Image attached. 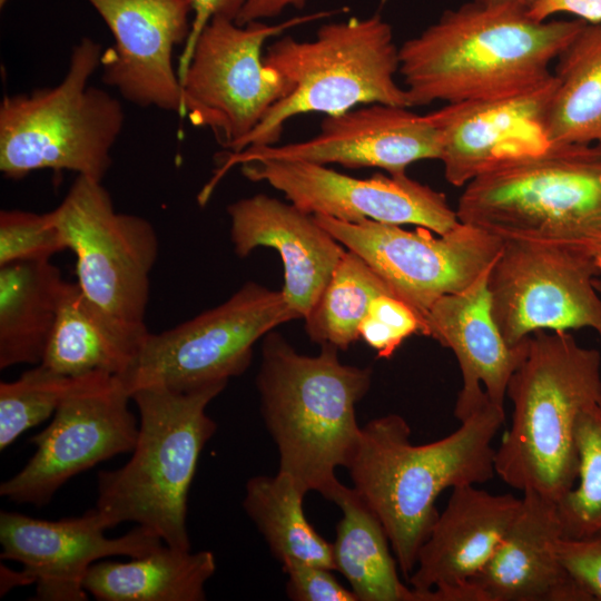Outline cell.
Returning <instances> with one entry per match:
<instances>
[{"instance_id":"1","label":"cell","mask_w":601,"mask_h":601,"mask_svg":"<svg viewBox=\"0 0 601 601\" xmlns=\"http://www.w3.org/2000/svg\"><path fill=\"white\" fill-rule=\"evenodd\" d=\"M588 22L533 19L515 4L472 0L398 48L410 107L511 97L552 78L551 63Z\"/></svg>"},{"instance_id":"2","label":"cell","mask_w":601,"mask_h":601,"mask_svg":"<svg viewBox=\"0 0 601 601\" xmlns=\"http://www.w3.org/2000/svg\"><path fill=\"white\" fill-rule=\"evenodd\" d=\"M504 421V407L487 404L447 436L418 445L397 414L362 427L346 469L353 489L383 524L406 579L440 514L435 503L441 492L494 476L492 442Z\"/></svg>"},{"instance_id":"3","label":"cell","mask_w":601,"mask_h":601,"mask_svg":"<svg viewBox=\"0 0 601 601\" xmlns=\"http://www.w3.org/2000/svg\"><path fill=\"white\" fill-rule=\"evenodd\" d=\"M338 348L322 345L315 356L299 354L278 333L263 337L256 386L264 423L279 455V470L305 493L331 501L362 427L356 404L372 384V368L343 364Z\"/></svg>"},{"instance_id":"4","label":"cell","mask_w":601,"mask_h":601,"mask_svg":"<svg viewBox=\"0 0 601 601\" xmlns=\"http://www.w3.org/2000/svg\"><path fill=\"white\" fill-rule=\"evenodd\" d=\"M506 396L513 413L495 450V473L511 487L558 502L578 477L579 416L601 401L600 353L566 331L535 332Z\"/></svg>"},{"instance_id":"5","label":"cell","mask_w":601,"mask_h":601,"mask_svg":"<svg viewBox=\"0 0 601 601\" xmlns=\"http://www.w3.org/2000/svg\"><path fill=\"white\" fill-rule=\"evenodd\" d=\"M456 214L503 243L562 247L601 272V147L551 145L499 164L464 186Z\"/></svg>"},{"instance_id":"6","label":"cell","mask_w":601,"mask_h":601,"mask_svg":"<svg viewBox=\"0 0 601 601\" xmlns=\"http://www.w3.org/2000/svg\"><path fill=\"white\" fill-rule=\"evenodd\" d=\"M226 385L188 392L151 386L132 393L139 428L131 457L97 477L95 508L109 529L135 522L169 546L190 549L188 492L203 449L217 430L206 407Z\"/></svg>"},{"instance_id":"7","label":"cell","mask_w":601,"mask_h":601,"mask_svg":"<svg viewBox=\"0 0 601 601\" xmlns=\"http://www.w3.org/2000/svg\"><path fill=\"white\" fill-rule=\"evenodd\" d=\"M264 62L282 76L288 91L230 152L274 145L296 115L333 116L361 104L410 107L395 79L400 60L393 30L378 13L325 23L311 40L283 37L267 48Z\"/></svg>"},{"instance_id":"8","label":"cell","mask_w":601,"mask_h":601,"mask_svg":"<svg viewBox=\"0 0 601 601\" xmlns=\"http://www.w3.org/2000/svg\"><path fill=\"white\" fill-rule=\"evenodd\" d=\"M102 49L82 38L56 86L6 95L0 105V170L21 179L32 171L69 170L102 181L125 122L121 102L89 86Z\"/></svg>"},{"instance_id":"9","label":"cell","mask_w":601,"mask_h":601,"mask_svg":"<svg viewBox=\"0 0 601 601\" xmlns=\"http://www.w3.org/2000/svg\"><path fill=\"white\" fill-rule=\"evenodd\" d=\"M297 318L283 290L247 282L220 305L161 333L149 332L117 377L130 395L151 386L188 392L228 383L248 368L258 339Z\"/></svg>"},{"instance_id":"10","label":"cell","mask_w":601,"mask_h":601,"mask_svg":"<svg viewBox=\"0 0 601 601\" xmlns=\"http://www.w3.org/2000/svg\"><path fill=\"white\" fill-rule=\"evenodd\" d=\"M326 16L328 12H317L278 24H238L214 18L200 33L180 78V116L210 128L225 148L235 151L288 91L282 76L264 62L265 41Z\"/></svg>"},{"instance_id":"11","label":"cell","mask_w":601,"mask_h":601,"mask_svg":"<svg viewBox=\"0 0 601 601\" xmlns=\"http://www.w3.org/2000/svg\"><path fill=\"white\" fill-rule=\"evenodd\" d=\"M51 214L67 249L76 255L81 290L109 313L144 322L159 250L154 226L117 211L102 181L86 176H77Z\"/></svg>"},{"instance_id":"12","label":"cell","mask_w":601,"mask_h":601,"mask_svg":"<svg viewBox=\"0 0 601 601\" xmlns=\"http://www.w3.org/2000/svg\"><path fill=\"white\" fill-rule=\"evenodd\" d=\"M314 216L346 249L362 257L423 323L439 298L472 285L503 247L502 240L462 221L436 237L422 226L405 230L371 219L346 223Z\"/></svg>"},{"instance_id":"13","label":"cell","mask_w":601,"mask_h":601,"mask_svg":"<svg viewBox=\"0 0 601 601\" xmlns=\"http://www.w3.org/2000/svg\"><path fill=\"white\" fill-rule=\"evenodd\" d=\"M131 395L116 375L90 373L76 381L50 424L29 441L36 451L0 485L1 496L42 508L71 477L116 455L131 453L139 422Z\"/></svg>"},{"instance_id":"14","label":"cell","mask_w":601,"mask_h":601,"mask_svg":"<svg viewBox=\"0 0 601 601\" xmlns=\"http://www.w3.org/2000/svg\"><path fill=\"white\" fill-rule=\"evenodd\" d=\"M598 266L562 247L506 242L492 264V316L510 346L539 331L592 328L601 339Z\"/></svg>"},{"instance_id":"15","label":"cell","mask_w":601,"mask_h":601,"mask_svg":"<svg viewBox=\"0 0 601 601\" xmlns=\"http://www.w3.org/2000/svg\"><path fill=\"white\" fill-rule=\"evenodd\" d=\"M243 175L266 181L302 210L346 223L371 219L412 224L444 235L461 221L443 193L406 174L354 178L304 160L258 159L242 164Z\"/></svg>"},{"instance_id":"16","label":"cell","mask_w":601,"mask_h":601,"mask_svg":"<svg viewBox=\"0 0 601 601\" xmlns=\"http://www.w3.org/2000/svg\"><path fill=\"white\" fill-rule=\"evenodd\" d=\"M407 108L371 104L327 116L319 132L307 140L228 152L200 195L208 199L217 181L231 167L265 158L325 166L338 164L348 168L377 167L393 176L406 174V168L415 161L440 159L437 129L426 115L414 114Z\"/></svg>"},{"instance_id":"17","label":"cell","mask_w":601,"mask_h":601,"mask_svg":"<svg viewBox=\"0 0 601 601\" xmlns=\"http://www.w3.org/2000/svg\"><path fill=\"white\" fill-rule=\"evenodd\" d=\"M108 525L96 508L58 521L1 511V560L22 565L36 584L40 601H85L89 568L108 556L137 558L160 546L162 540L144 526L108 538Z\"/></svg>"},{"instance_id":"18","label":"cell","mask_w":601,"mask_h":601,"mask_svg":"<svg viewBox=\"0 0 601 601\" xmlns=\"http://www.w3.org/2000/svg\"><path fill=\"white\" fill-rule=\"evenodd\" d=\"M115 43L102 52V81L128 101L181 114V86L173 63L186 42L189 0H87Z\"/></svg>"},{"instance_id":"19","label":"cell","mask_w":601,"mask_h":601,"mask_svg":"<svg viewBox=\"0 0 601 601\" xmlns=\"http://www.w3.org/2000/svg\"><path fill=\"white\" fill-rule=\"evenodd\" d=\"M558 87L552 76L541 86L511 97L445 104L426 114L441 140L445 179L464 187L490 168L540 154L551 146L546 115Z\"/></svg>"},{"instance_id":"20","label":"cell","mask_w":601,"mask_h":601,"mask_svg":"<svg viewBox=\"0 0 601 601\" xmlns=\"http://www.w3.org/2000/svg\"><path fill=\"white\" fill-rule=\"evenodd\" d=\"M521 502L475 485L452 489L407 578L417 601H482L470 581L493 555Z\"/></svg>"},{"instance_id":"21","label":"cell","mask_w":601,"mask_h":601,"mask_svg":"<svg viewBox=\"0 0 601 601\" xmlns=\"http://www.w3.org/2000/svg\"><path fill=\"white\" fill-rule=\"evenodd\" d=\"M490 268L464 290L439 298L424 318V336L450 348L459 363L454 416L460 422L487 404L504 407L509 382L528 349L529 337L510 346L492 316Z\"/></svg>"},{"instance_id":"22","label":"cell","mask_w":601,"mask_h":601,"mask_svg":"<svg viewBox=\"0 0 601 601\" xmlns=\"http://www.w3.org/2000/svg\"><path fill=\"white\" fill-rule=\"evenodd\" d=\"M235 254L247 257L263 246L275 248L284 265L283 293L299 316L311 312L346 248L313 214L265 194L227 207Z\"/></svg>"},{"instance_id":"23","label":"cell","mask_w":601,"mask_h":601,"mask_svg":"<svg viewBox=\"0 0 601 601\" xmlns=\"http://www.w3.org/2000/svg\"><path fill=\"white\" fill-rule=\"evenodd\" d=\"M560 538L556 502L524 491L516 518L470 583L482 601H591L559 558Z\"/></svg>"},{"instance_id":"24","label":"cell","mask_w":601,"mask_h":601,"mask_svg":"<svg viewBox=\"0 0 601 601\" xmlns=\"http://www.w3.org/2000/svg\"><path fill=\"white\" fill-rule=\"evenodd\" d=\"M149 331L92 302L76 283L65 282L42 366L66 376H120L137 357Z\"/></svg>"},{"instance_id":"25","label":"cell","mask_w":601,"mask_h":601,"mask_svg":"<svg viewBox=\"0 0 601 601\" xmlns=\"http://www.w3.org/2000/svg\"><path fill=\"white\" fill-rule=\"evenodd\" d=\"M215 571L213 552L161 544L128 562L93 563L83 588L100 601H204Z\"/></svg>"},{"instance_id":"26","label":"cell","mask_w":601,"mask_h":601,"mask_svg":"<svg viewBox=\"0 0 601 601\" xmlns=\"http://www.w3.org/2000/svg\"><path fill=\"white\" fill-rule=\"evenodd\" d=\"M50 260L0 266V368L42 362L65 285Z\"/></svg>"},{"instance_id":"27","label":"cell","mask_w":601,"mask_h":601,"mask_svg":"<svg viewBox=\"0 0 601 601\" xmlns=\"http://www.w3.org/2000/svg\"><path fill=\"white\" fill-rule=\"evenodd\" d=\"M331 501L342 512L332 543L334 570L347 580L357 600L417 601L415 590L398 577L383 524L357 492L341 483Z\"/></svg>"},{"instance_id":"28","label":"cell","mask_w":601,"mask_h":601,"mask_svg":"<svg viewBox=\"0 0 601 601\" xmlns=\"http://www.w3.org/2000/svg\"><path fill=\"white\" fill-rule=\"evenodd\" d=\"M556 60L546 115L551 145L601 147V23H588Z\"/></svg>"},{"instance_id":"29","label":"cell","mask_w":601,"mask_h":601,"mask_svg":"<svg viewBox=\"0 0 601 601\" xmlns=\"http://www.w3.org/2000/svg\"><path fill=\"white\" fill-rule=\"evenodd\" d=\"M305 494L293 476L278 471L249 479L243 506L280 563L292 560L334 570L332 543L304 514Z\"/></svg>"},{"instance_id":"30","label":"cell","mask_w":601,"mask_h":601,"mask_svg":"<svg viewBox=\"0 0 601 601\" xmlns=\"http://www.w3.org/2000/svg\"><path fill=\"white\" fill-rule=\"evenodd\" d=\"M381 294L394 295L362 257L346 249L304 318L308 337L321 346L346 349L359 338V325L373 299Z\"/></svg>"},{"instance_id":"31","label":"cell","mask_w":601,"mask_h":601,"mask_svg":"<svg viewBox=\"0 0 601 601\" xmlns=\"http://www.w3.org/2000/svg\"><path fill=\"white\" fill-rule=\"evenodd\" d=\"M577 485L556 502L562 538L601 535V401L585 407L575 431Z\"/></svg>"},{"instance_id":"32","label":"cell","mask_w":601,"mask_h":601,"mask_svg":"<svg viewBox=\"0 0 601 601\" xmlns=\"http://www.w3.org/2000/svg\"><path fill=\"white\" fill-rule=\"evenodd\" d=\"M76 377L58 374L41 364L19 378L0 383V450L21 434L53 416Z\"/></svg>"},{"instance_id":"33","label":"cell","mask_w":601,"mask_h":601,"mask_svg":"<svg viewBox=\"0 0 601 601\" xmlns=\"http://www.w3.org/2000/svg\"><path fill=\"white\" fill-rule=\"evenodd\" d=\"M65 249L66 244L51 211H0V266L50 260L55 254Z\"/></svg>"},{"instance_id":"34","label":"cell","mask_w":601,"mask_h":601,"mask_svg":"<svg viewBox=\"0 0 601 601\" xmlns=\"http://www.w3.org/2000/svg\"><path fill=\"white\" fill-rule=\"evenodd\" d=\"M413 334H424V323L405 302L391 294L373 299L363 318L358 335L377 357L390 358Z\"/></svg>"},{"instance_id":"35","label":"cell","mask_w":601,"mask_h":601,"mask_svg":"<svg viewBox=\"0 0 601 601\" xmlns=\"http://www.w3.org/2000/svg\"><path fill=\"white\" fill-rule=\"evenodd\" d=\"M287 575L286 592L295 601H358L355 593L342 585L332 570L300 561L282 562Z\"/></svg>"},{"instance_id":"36","label":"cell","mask_w":601,"mask_h":601,"mask_svg":"<svg viewBox=\"0 0 601 601\" xmlns=\"http://www.w3.org/2000/svg\"><path fill=\"white\" fill-rule=\"evenodd\" d=\"M559 558L591 601L601 600V535L585 539L560 538Z\"/></svg>"},{"instance_id":"37","label":"cell","mask_w":601,"mask_h":601,"mask_svg":"<svg viewBox=\"0 0 601 601\" xmlns=\"http://www.w3.org/2000/svg\"><path fill=\"white\" fill-rule=\"evenodd\" d=\"M247 0H189L191 6V24L189 36L184 45L179 58L177 72L179 80L190 62L194 47L205 29L214 18H225L237 21Z\"/></svg>"},{"instance_id":"38","label":"cell","mask_w":601,"mask_h":601,"mask_svg":"<svg viewBox=\"0 0 601 601\" xmlns=\"http://www.w3.org/2000/svg\"><path fill=\"white\" fill-rule=\"evenodd\" d=\"M572 13L588 23H601V0H541L529 14L539 21L548 20L555 13Z\"/></svg>"},{"instance_id":"39","label":"cell","mask_w":601,"mask_h":601,"mask_svg":"<svg viewBox=\"0 0 601 601\" xmlns=\"http://www.w3.org/2000/svg\"><path fill=\"white\" fill-rule=\"evenodd\" d=\"M309 0H247L238 19V24L263 21L280 14L288 8H303Z\"/></svg>"},{"instance_id":"40","label":"cell","mask_w":601,"mask_h":601,"mask_svg":"<svg viewBox=\"0 0 601 601\" xmlns=\"http://www.w3.org/2000/svg\"><path fill=\"white\" fill-rule=\"evenodd\" d=\"M31 583H33L32 579L23 569L20 572H13L1 564V595L12 588Z\"/></svg>"},{"instance_id":"41","label":"cell","mask_w":601,"mask_h":601,"mask_svg":"<svg viewBox=\"0 0 601 601\" xmlns=\"http://www.w3.org/2000/svg\"><path fill=\"white\" fill-rule=\"evenodd\" d=\"M482 1H491V2H505L515 4L518 7H521L525 10H531L536 3H539L541 0H482Z\"/></svg>"},{"instance_id":"42","label":"cell","mask_w":601,"mask_h":601,"mask_svg":"<svg viewBox=\"0 0 601 601\" xmlns=\"http://www.w3.org/2000/svg\"><path fill=\"white\" fill-rule=\"evenodd\" d=\"M593 285L597 292L599 293V295L601 296V276H598L593 279Z\"/></svg>"},{"instance_id":"43","label":"cell","mask_w":601,"mask_h":601,"mask_svg":"<svg viewBox=\"0 0 601 601\" xmlns=\"http://www.w3.org/2000/svg\"><path fill=\"white\" fill-rule=\"evenodd\" d=\"M7 2L8 0H0V7L2 8L3 6H6Z\"/></svg>"}]
</instances>
